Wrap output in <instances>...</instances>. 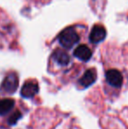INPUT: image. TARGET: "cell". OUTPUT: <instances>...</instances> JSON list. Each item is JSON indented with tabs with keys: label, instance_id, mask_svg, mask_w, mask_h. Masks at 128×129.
<instances>
[{
	"label": "cell",
	"instance_id": "1",
	"mask_svg": "<svg viewBox=\"0 0 128 129\" xmlns=\"http://www.w3.org/2000/svg\"><path fill=\"white\" fill-rule=\"evenodd\" d=\"M80 37L75 29L72 26L67 27L63 31H62L59 35V42L65 48H73L75 44L79 41Z\"/></svg>",
	"mask_w": 128,
	"mask_h": 129
},
{
	"label": "cell",
	"instance_id": "2",
	"mask_svg": "<svg viewBox=\"0 0 128 129\" xmlns=\"http://www.w3.org/2000/svg\"><path fill=\"white\" fill-rule=\"evenodd\" d=\"M19 86V77L17 74L11 72L4 78L0 86V90L6 94H13Z\"/></svg>",
	"mask_w": 128,
	"mask_h": 129
},
{
	"label": "cell",
	"instance_id": "3",
	"mask_svg": "<svg viewBox=\"0 0 128 129\" xmlns=\"http://www.w3.org/2000/svg\"><path fill=\"white\" fill-rule=\"evenodd\" d=\"M105 81L111 88L120 89L123 86L124 77L119 70L116 69H110L105 72Z\"/></svg>",
	"mask_w": 128,
	"mask_h": 129
},
{
	"label": "cell",
	"instance_id": "4",
	"mask_svg": "<svg viewBox=\"0 0 128 129\" xmlns=\"http://www.w3.org/2000/svg\"><path fill=\"white\" fill-rule=\"evenodd\" d=\"M39 84L35 80H28L21 88V96L25 99H32L39 92Z\"/></svg>",
	"mask_w": 128,
	"mask_h": 129
},
{
	"label": "cell",
	"instance_id": "5",
	"mask_svg": "<svg viewBox=\"0 0 128 129\" xmlns=\"http://www.w3.org/2000/svg\"><path fill=\"white\" fill-rule=\"evenodd\" d=\"M106 37V30L103 26L101 25H95L92 27L90 34V41L91 43H99L103 41Z\"/></svg>",
	"mask_w": 128,
	"mask_h": 129
},
{
	"label": "cell",
	"instance_id": "6",
	"mask_svg": "<svg viewBox=\"0 0 128 129\" xmlns=\"http://www.w3.org/2000/svg\"><path fill=\"white\" fill-rule=\"evenodd\" d=\"M97 77V70L93 68L89 69L81 77L80 80H79V84L83 88H87V87H90L96 82Z\"/></svg>",
	"mask_w": 128,
	"mask_h": 129
},
{
	"label": "cell",
	"instance_id": "7",
	"mask_svg": "<svg viewBox=\"0 0 128 129\" xmlns=\"http://www.w3.org/2000/svg\"><path fill=\"white\" fill-rule=\"evenodd\" d=\"M52 58L53 60L59 64L60 66H68L70 62V56L66 51L61 48H57L52 54Z\"/></svg>",
	"mask_w": 128,
	"mask_h": 129
},
{
	"label": "cell",
	"instance_id": "8",
	"mask_svg": "<svg viewBox=\"0 0 128 129\" xmlns=\"http://www.w3.org/2000/svg\"><path fill=\"white\" fill-rule=\"evenodd\" d=\"M74 56L82 61H88L92 56V51L87 45L81 44L74 50Z\"/></svg>",
	"mask_w": 128,
	"mask_h": 129
},
{
	"label": "cell",
	"instance_id": "9",
	"mask_svg": "<svg viewBox=\"0 0 128 129\" xmlns=\"http://www.w3.org/2000/svg\"><path fill=\"white\" fill-rule=\"evenodd\" d=\"M15 101L12 99H4L0 100V115L4 116L8 114L13 109Z\"/></svg>",
	"mask_w": 128,
	"mask_h": 129
},
{
	"label": "cell",
	"instance_id": "10",
	"mask_svg": "<svg viewBox=\"0 0 128 129\" xmlns=\"http://www.w3.org/2000/svg\"><path fill=\"white\" fill-rule=\"evenodd\" d=\"M22 117V114H21V112H19V111H15V112H13V113L12 114V115L9 117L8 119V124L9 125H14L17 123V121L19 120L20 118Z\"/></svg>",
	"mask_w": 128,
	"mask_h": 129
}]
</instances>
